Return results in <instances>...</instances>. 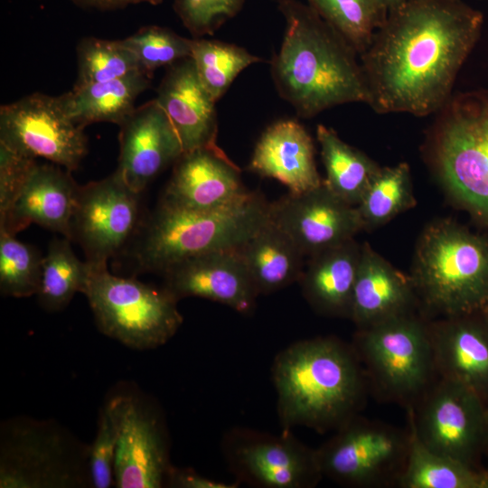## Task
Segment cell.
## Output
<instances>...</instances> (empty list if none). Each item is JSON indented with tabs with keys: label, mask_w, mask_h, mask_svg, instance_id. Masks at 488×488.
Masks as SVG:
<instances>
[{
	"label": "cell",
	"mask_w": 488,
	"mask_h": 488,
	"mask_svg": "<svg viewBox=\"0 0 488 488\" xmlns=\"http://www.w3.org/2000/svg\"><path fill=\"white\" fill-rule=\"evenodd\" d=\"M481 12L462 0H409L388 11L359 56L377 113H436L483 28Z\"/></svg>",
	"instance_id": "obj_1"
},
{
	"label": "cell",
	"mask_w": 488,
	"mask_h": 488,
	"mask_svg": "<svg viewBox=\"0 0 488 488\" xmlns=\"http://www.w3.org/2000/svg\"><path fill=\"white\" fill-rule=\"evenodd\" d=\"M285 33L271 60V76L280 97L303 117L352 102L369 104L359 54L312 7L278 0Z\"/></svg>",
	"instance_id": "obj_2"
},
{
	"label": "cell",
	"mask_w": 488,
	"mask_h": 488,
	"mask_svg": "<svg viewBox=\"0 0 488 488\" xmlns=\"http://www.w3.org/2000/svg\"><path fill=\"white\" fill-rule=\"evenodd\" d=\"M282 431H335L360 414L369 383L352 344L333 336L296 342L271 367Z\"/></svg>",
	"instance_id": "obj_3"
},
{
	"label": "cell",
	"mask_w": 488,
	"mask_h": 488,
	"mask_svg": "<svg viewBox=\"0 0 488 488\" xmlns=\"http://www.w3.org/2000/svg\"><path fill=\"white\" fill-rule=\"evenodd\" d=\"M269 205L257 192L234 205L211 211L160 200L142 225L134 249L136 270L162 274L189 258L236 249L269 220Z\"/></svg>",
	"instance_id": "obj_4"
},
{
	"label": "cell",
	"mask_w": 488,
	"mask_h": 488,
	"mask_svg": "<svg viewBox=\"0 0 488 488\" xmlns=\"http://www.w3.org/2000/svg\"><path fill=\"white\" fill-rule=\"evenodd\" d=\"M416 294L444 316L482 310L488 301V237L450 220L429 224L417 244Z\"/></svg>",
	"instance_id": "obj_5"
},
{
	"label": "cell",
	"mask_w": 488,
	"mask_h": 488,
	"mask_svg": "<svg viewBox=\"0 0 488 488\" xmlns=\"http://www.w3.org/2000/svg\"><path fill=\"white\" fill-rule=\"evenodd\" d=\"M436 114L435 169L457 202L488 224V89L452 94Z\"/></svg>",
	"instance_id": "obj_6"
},
{
	"label": "cell",
	"mask_w": 488,
	"mask_h": 488,
	"mask_svg": "<svg viewBox=\"0 0 488 488\" xmlns=\"http://www.w3.org/2000/svg\"><path fill=\"white\" fill-rule=\"evenodd\" d=\"M352 345L382 399L411 408L437 378L427 324L412 313L358 329Z\"/></svg>",
	"instance_id": "obj_7"
},
{
	"label": "cell",
	"mask_w": 488,
	"mask_h": 488,
	"mask_svg": "<svg viewBox=\"0 0 488 488\" xmlns=\"http://www.w3.org/2000/svg\"><path fill=\"white\" fill-rule=\"evenodd\" d=\"M83 294L99 331L134 350L165 344L183 324L178 300L163 286L114 275L107 266L90 265Z\"/></svg>",
	"instance_id": "obj_8"
},
{
	"label": "cell",
	"mask_w": 488,
	"mask_h": 488,
	"mask_svg": "<svg viewBox=\"0 0 488 488\" xmlns=\"http://www.w3.org/2000/svg\"><path fill=\"white\" fill-rule=\"evenodd\" d=\"M89 447L54 421L10 419L1 427V488L90 485Z\"/></svg>",
	"instance_id": "obj_9"
},
{
	"label": "cell",
	"mask_w": 488,
	"mask_h": 488,
	"mask_svg": "<svg viewBox=\"0 0 488 488\" xmlns=\"http://www.w3.org/2000/svg\"><path fill=\"white\" fill-rule=\"evenodd\" d=\"M409 444V428L359 414L315 449L323 477L344 487L384 488L397 487Z\"/></svg>",
	"instance_id": "obj_10"
},
{
	"label": "cell",
	"mask_w": 488,
	"mask_h": 488,
	"mask_svg": "<svg viewBox=\"0 0 488 488\" xmlns=\"http://www.w3.org/2000/svg\"><path fill=\"white\" fill-rule=\"evenodd\" d=\"M408 411L409 427L423 445L484 470L488 407L477 394L437 377Z\"/></svg>",
	"instance_id": "obj_11"
},
{
	"label": "cell",
	"mask_w": 488,
	"mask_h": 488,
	"mask_svg": "<svg viewBox=\"0 0 488 488\" xmlns=\"http://www.w3.org/2000/svg\"><path fill=\"white\" fill-rule=\"evenodd\" d=\"M221 450L236 481L257 488H312L323 478L316 449L291 431L274 435L234 427L221 441Z\"/></svg>",
	"instance_id": "obj_12"
},
{
	"label": "cell",
	"mask_w": 488,
	"mask_h": 488,
	"mask_svg": "<svg viewBox=\"0 0 488 488\" xmlns=\"http://www.w3.org/2000/svg\"><path fill=\"white\" fill-rule=\"evenodd\" d=\"M0 143L70 172L79 167L88 152L84 128L70 119L58 97L42 93L1 106Z\"/></svg>",
	"instance_id": "obj_13"
},
{
	"label": "cell",
	"mask_w": 488,
	"mask_h": 488,
	"mask_svg": "<svg viewBox=\"0 0 488 488\" xmlns=\"http://www.w3.org/2000/svg\"><path fill=\"white\" fill-rule=\"evenodd\" d=\"M140 194L115 171L80 186L71 218L70 240L83 249L92 266H107L140 228Z\"/></svg>",
	"instance_id": "obj_14"
},
{
	"label": "cell",
	"mask_w": 488,
	"mask_h": 488,
	"mask_svg": "<svg viewBox=\"0 0 488 488\" xmlns=\"http://www.w3.org/2000/svg\"><path fill=\"white\" fill-rule=\"evenodd\" d=\"M118 429L115 457V486L160 488L172 468L164 420L147 399L118 393L106 401Z\"/></svg>",
	"instance_id": "obj_15"
},
{
	"label": "cell",
	"mask_w": 488,
	"mask_h": 488,
	"mask_svg": "<svg viewBox=\"0 0 488 488\" xmlns=\"http://www.w3.org/2000/svg\"><path fill=\"white\" fill-rule=\"evenodd\" d=\"M269 219L305 257L348 241L362 230L356 207L333 193L324 181L311 191L270 203Z\"/></svg>",
	"instance_id": "obj_16"
},
{
	"label": "cell",
	"mask_w": 488,
	"mask_h": 488,
	"mask_svg": "<svg viewBox=\"0 0 488 488\" xmlns=\"http://www.w3.org/2000/svg\"><path fill=\"white\" fill-rule=\"evenodd\" d=\"M163 287L178 301L195 296L249 314L259 296L238 249L201 254L180 261L162 273Z\"/></svg>",
	"instance_id": "obj_17"
},
{
	"label": "cell",
	"mask_w": 488,
	"mask_h": 488,
	"mask_svg": "<svg viewBox=\"0 0 488 488\" xmlns=\"http://www.w3.org/2000/svg\"><path fill=\"white\" fill-rule=\"evenodd\" d=\"M119 127L116 172L132 190L141 193L180 158L183 149L171 120L155 99L136 108Z\"/></svg>",
	"instance_id": "obj_18"
},
{
	"label": "cell",
	"mask_w": 488,
	"mask_h": 488,
	"mask_svg": "<svg viewBox=\"0 0 488 488\" xmlns=\"http://www.w3.org/2000/svg\"><path fill=\"white\" fill-rule=\"evenodd\" d=\"M174 164L161 199L170 204L211 211L239 203L252 192L243 185L240 169L221 147L185 152Z\"/></svg>",
	"instance_id": "obj_19"
},
{
	"label": "cell",
	"mask_w": 488,
	"mask_h": 488,
	"mask_svg": "<svg viewBox=\"0 0 488 488\" xmlns=\"http://www.w3.org/2000/svg\"><path fill=\"white\" fill-rule=\"evenodd\" d=\"M427 327L437 377L468 388L488 407V321L481 310Z\"/></svg>",
	"instance_id": "obj_20"
},
{
	"label": "cell",
	"mask_w": 488,
	"mask_h": 488,
	"mask_svg": "<svg viewBox=\"0 0 488 488\" xmlns=\"http://www.w3.org/2000/svg\"><path fill=\"white\" fill-rule=\"evenodd\" d=\"M79 191L70 171L36 162L9 210L0 217V230L15 235L36 223L70 239Z\"/></svg>",
	"instance_id": "obj_21"
},
{
	"label": "cell",
	"mask_w": 488,
	"mask_h": 488,
	"mask_svg": "<svg viewBox=\"0 0 488 488\" xmlns=\"http://www.w3.org/2000/svg\"><path fill=\"white\" fill-rule=\"evenodd\" d=\"M155 99L171 120L183 153L220 147L216 101L200 80L191 57L168 67Z\"/></svg>",
	"instance_id": "obj_22"
},
{
	"label": "cell",
	"mask_w": 488,
	"mask_h": 488,
	"mask_svg": "<svg viewBox=\"0 0 488 488\" xmlns=\"http://www.w3.org/2000/svg\"><path fill=\"white\" fill-rule=\"evenodd\" d=\"M249 169L277 180L293 194L323 183L314 161L313 139L303 125L291 119L277 121L263 132Z\"/></svg>",
	"instance_id": "obj_23"
},
{
	"label": "cell",
	"mask_w": 488,
	"mask_h": 488,
	"mask_svg": "<svg viewBox=\"0 0 488 488\" xmlns=\"http://www.w3.org/2000/svg\"><path fill=\"white\" fill-rule=\"evenodd\" d=\"M416 296L410 277L394 267L368 242L361 244L350 312L358 329L412 313Z\"/></svg>",
	"instance_id": "obj_24"
},
{
	"label": "cell",
	"mask_w": 488,
	"mask_h": 488,
	"mask_svg": "<svg viewBox=\"0 0 488 488\" xmlns=\"http://www.w3.org/2000/svg\"><path fill=\"white\" fill-rule=\"evenodd\" d=\"M361 253V245L352 239L309 257L298 283L314 311L350 318Z\"/></svg>",
	"instance_id": "obj_25"
},
{
	"label": "cell",
	"mask_w": 488,
	"mask_h": 488,
	"mask_svg": "<svg viewBox=\"0 0 488 488\" xmlns=\"http://www.w3.org/2000/svg\"><path fill=\"white\" fill-rule=\"evenodd\" d=\"M258 295L298 282L305 254L270 219L237 249Z\"/></svg>",
	"instance_id": "obj_26"
},
{
	"label": "cell",
	"mask_w": 488,
	"mask_h": 488,
	"mask_svg": "<svg viewBox=\"0 0 488 488\" xmlns=\"http://www.w3.org/2000/svg\"><path fill=\"white\" fill-rule=\"evenodd\" d=\"M152 75L138 71L116 80L74 87L59 96L66 115L78 126L108 122L121 126L136 109L138 96L151 85Z\"/></svg>",
	"instance_id": "obj_27"
},
{
	"label": "cell",
	"mask_w": 488,
	"mask_h": 488,
	"mask_svg": "<svg viewBox=\"0 0 488 488\" xmlns=\"http://www.w3.org/2000/svg\"><path fill=\"white\" fill-rule=\"evenodd\" d=\"M316 137L325 168V186L345 202L356 206L380 166L364 153L342 140L337 133L318 125Z\"/></svg>",
	"instance_id": "obj_28"
},
{
	"label": "cell",
	"mask_w": 488,
	"mask_h": 488,
	"mask_svg": "<svg viewBox=\"0 0 488 488\" xmlns=\"http://www.w3.org/2000/svg\"><path fill=\"white\" fill-rule=\"evenodd\" d=\"M399 488H480L482 472L423 445L412 429Z\"/></svg>",
	"instance_id": "obj_29"
},
{
	"label": "cell",
	"mask_w": 488,
	"mask_h": 488,
	"mask_svg": "<svg viewBox=\"0 0 488 488\" xmlns=\"http://www.w3.org/2000/svg\"><path fill=\"white\" fill-rule=\"evenodd\" d=\"M70 240L53 239L42 259V277L36 294L40 305L48 312L66 307L76 293L84 292L90 265L74 254Z\"/></svg>",
	"instance_id": "obj_30"
},
{
	"label": "cell",
	"mask_w": 488,
	"mask_h": 488,
	"mask_svg": "<svg viewBox=\"0 0 488 488\" xmlns=\"http://www.w3.org/2000/svg\"><path fill=\"white\" fill-rule=\"evenodd\" d=\"M415 204L409 166L399 163L380 167L355 207L362 230H368L385 224Z\"/></svg>",
	"instance_id": "obj_31"
},
{
	"label": "cell",
	"mask_w": 488,
	"mask_h": 488,
	"mask_svg": "<svg viewBox=\"0 0 488 488\" xmlns=\"http://www.w3.org/2000/svg\"><path fill=\"white\" fill-rule=\"evenodd\" d=\"M191 58L200 80L215 101L225 94L242 70L261 61L243 47L199 38L192 39Z\"/></svg>",
	"instance_id": "obj_32"
},
{
	"label": "cell",
	"mask_w": 488,
	"mask_h": 488,
	"mask_svg": "<svg viewBox=\"0 0 488 488\" xmlns=\"http://www.w3.org/2000/svg\"><path fill=\"white\" fill-rule=\"evenodd\" d=\"M307 3L343 35L359 56L368 48L388 14L379 0H307Z\"/></svg>",
	"instance_id": "obj_33"
},
{
	"label": "cell",
	"mask_w": 488,
	"mask_h": 488,
	"mask_svg": "<svg viewBox=\"0 0 488 488\" xmlns=\"http://www.w3.org/2000/svg\"><path fill=\"white\" fill-rule=\"evenodd\" d=\"M78 77L74 87L108 81L145 71L135 54L121 40L85 37L76 49Z\"/></svg>",
	"instance_id": "obj_34"
},
{
	"label": "cell",
	"mask_w": 488,
	"mask_h": 488,
	"mask_svg": "<svg viewBox=\"0 0 488 488\" xmlns=\"http://www.w3.org/2000/svg\"><path fill=\"white\" fill-rule=\"evenodd\" d=\"M43 257L33 246L0 230V290L3 296L28 297L36 295Z\"/></svg>",
	"instance_id": "obj_35"
},
{
	"label": "cell",
	"mask_w": 488,
	"mask_h": 488,
	"mask_svg": "<svg viewBox=\"0 0 488 488\" xmlns=\"http://www.w3.org/2000/svg\"><path fill=\"white\" fill-rule=\"evenodd\" d=\"M121 42L135 54L142 69L151 75L160 67H169L191 57L192 46V39L157 25L144 26Z\"/></svg>",
	"instance_id": "obj_36"
},
{
	"label": "cell",
	"mask_w": 488,
	"mask_h": 488,
	"mask_svg": "<svg viewBox=\"0 0 488 488\" xmlns=\"http://www.w3.org/2000/svg\"><path fill=\"white\" fill-rule=\"evenodd\" d=\"M118 429L116 418L107 402L99 410L95 438L89 447L90 486L108 488L115 485L114 465Z\"/></svg>",
	"instance_id": "obj_37"
},
{
	"label": "cell",
	"mask_w": 488,
	"mask_h": 488,
	"mask_svg": "<svg viewBox=\"0 0 488 488\" xmlns=\"http://www.w3.org/2000/svg\"><path fill=\"white\" fill-rule=\"evenodd\" d=\"M245 0H174V11L195 37L212 35L242 8Z\"/></svg>",
	"instance_id": "obj_38"
},
{
	"label": "cell",
	"mask_w": 488,
	"mask_h": 488,
	"mask_svg": "<svg viewBox=\"0 0 488 488\" xmlns=\"http://www.w3.org/2000/svg\"><path fill=\"white\" fill-rule=\"evenodd\" d=\"M36 162L0 143V217L9 210Z\"/></svg>",
	"instance_id": "obj_39"
},
{
	"label": "cell",
	"mask_w": 488,
	"mask_h": 488,
	"mask_svg": "<svg viewBox=\"0 0 488 488\" xmlns=\"http://www.w3.org/2000/svg\"><path fill=\"white\" fill-rule=\"evenodd\" d=\"M166 484L174 488H237L239 483H226L202 475L190 468L172 466Z\"/></svg>",
	"instance_id": "obj_40"
},
{
	"label": "cell",
	"mask_w": 488,
	"mask_h": 488,
	"mask_svg": "<svg viewBox=\"0 0 488 488\" xmlns=\"http://www.w3.org/2000/svg\"><path fill=\"white\" fill-rule=\"evenodd\" d=\"M73 4L82 8L97 9L100 11H110L125 8L128 5L148 4L157 5L163 0H70Z\"/></svg>",
	"instance_id": "obj_41"
},
{
	"label": "cell",
	"mask_w": 488,
	"mask_h": 488,
	"mask_svg": "<svg viewBox=\"0 0 488 488\" xmlns=\"http://www.w3.org/2000/svg\"><path fill=\"white\" fill-rule=\"evenodd\" d=\"M409 0H379L380 4L387 10L398 6L401 5L402 3H405Z\"/></svg>",
	"instance_id": "obj_42"
},
{
	"label": "cell",
	"mask_w": 488,
	"mask_h": 488,
	"mask_svg": "<svg viewBox=\"0 0 488 488\" xmlns=\"http://www.w3.org/2000/svg\"><path fill=\"white\" fill-rule=\"evenodd\" d=\"M480 488H488V468L482 472Z\"/></svg>",
	"instance_id": "obj_43"
},
{
	"label": "cell",
	"mask_w": 488,
	"mask_h": 488,
	"mask_svg": "<svg viewBox=\"0 0 488 488\" xmlns=\"http://www.w3.org/2000/svg\"><path fill=\"white\" fill-rule=\"evenodd\" d=\"M484 461L487 463V465L485 466V468H488V427H487V437H486L485 451H484Z\"/></svg>",
	"instance_id": "obj_44"
},
{
	"label": "cell",
	"mask_w": 488,
	"mask_h": 488,
	"mask_svg": "<svg viewBox=\"0 0 488 488\" xmlns=\"http://www.w3.org/2000/svg\"><path fill=\"white\" fill-rule=\"evenodd\" d=\"M481 312H482V314H483V316L486 318V320L488 321V301H487V303L483 305V307L482 308Z\"/></svg>",
	"instance_id": "obj_45"
}]
</instances>
